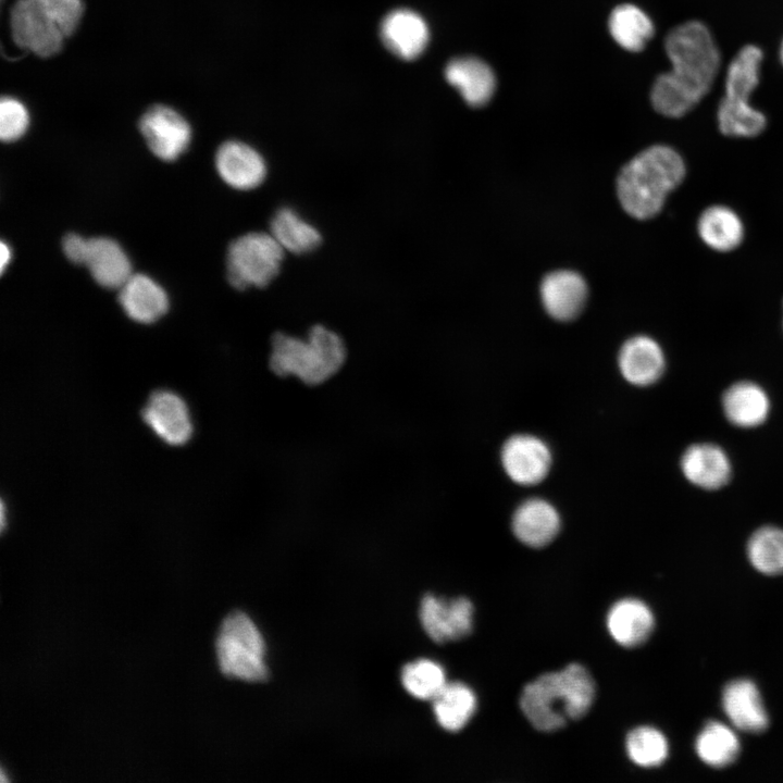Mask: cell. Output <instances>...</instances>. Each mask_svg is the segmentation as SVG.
Masks as SVG:
<instances>
[{
	"label": "cell",
	"instance_id": "6da1fadb",
	"mask_svg": "<svg viewBox=\"0 0 783 783\" xmlns=\"http://www.w3.org/2000/svg\"><path fill=\"white\" fill-rule=\"evenodd\" d=\"M664 50L671 63L651 88L654 109L668 117H681L709 92L720 70V51L707 26L685 22L669 32Z\"/></svg>",
	"mask_w": 783,
	"mask_h": 783
},
{
	"label": "cell",
	"instance_id": "7a4b0ae2",
	"mask_svg": "<svg viewBox=\"0 0 783 783\" xmlns=\"http://www.w3.org/2000/svg\"><path fill=\"white\" fill-rule=\"evenodd\" d=\"M595 684L588 671L571 663L558 672H549L529 683L522 691L520 707L538 731L554 732L568 720L584 717L593 705Z\"/></svg>",
	"mask_w": 783,
	"mask_h": 783
},
{
	"label": "cell",
	"instance_id": "3957f363",
	"mask_svg": "<svg viewBox=\"0 0 783 783\" xmlns=\"http://www.w3.org/2000/svg\"><path fill=\"white\" fill-rule=\"evenodd\" d=\"M685 173L684 160L673 148L657 145L643 150L618 176L617 191L622 208L638 220L654 217Z\"/></svg>",
	"mask_w": 783,
	"mask_h": 783
},
{
	"label": "cell",
	"instance_id": "277c9868",
	"mask_svg": "<svg viewBox=\"0 0 783 783\" xmlns=\"http://www.w3.org/2000/svg\"><path fill=\"white\" fill-rule=\"evenodd\" d=\"M271 347L270 370L281 377H297L309 386L331 380L347 358L341 337L323 325L311 327L306 338L277 332Z\"/></svg>",
	"mask_w": 783,
	"mask_h": 783
},
{
	"label": "cell",
	"instance_id": "5b68a950",
	"mask_svg": "<svg viewBox=\"0 0 783 783\" xmlns=\"http://www.w3.org/2000/svg\"><path fill=\"white\" fill-rule=\"evenodd\" d=\"M762 51L755 45L743 47L728 66L725 89L717 121L720 132L730 137H755L767 125L762 112L750 104V96L759 83Z\"/></svg>",
	"mask_w": 783,
	"mask_h": 783
},
{
	"label": "cell",
	"instance_id": "8992f818",
	"mask_svg": "<svg viewBox=\"0 0 783 783\" xmlns=\"http://www.w3.org/2000/svg\"><path fill=\"white\" fill-rule=\"evenodd\" d=\"M215 645L223 674L247 682L268 680L264 639L245 612L233 611L223 620Z\"/></svg>",
	"mask_w": 783,
	"mask_h": 783
},
{
	"label": "cell",
	"instance_id": "52a82bcc",
	"mask_svg": "<svg viewBox=\"0 0 783 783\" xmlns=\"http://www.w3.org/2000/svg\"><path fill=\"white\" fill-rule=\"evenodd\" d=\"M284 251L271 233L252 232L236 238L227 250L229 283L238 289L265 287L278 274Z\"/></svg>",
	"mask_w": 783,
	"mask_h": 783
},
{
	"label": "cell",
	"instance_id": "ba28073f",
	"mask_svg": "<svg viewBox=\"0 0 783 783\" xmlns=\"http://www.w3.org/2000/svg\"><path fill=\"white\" fill-rule=\"evenodd\" d=\"M14 42L39 57H51L62 47L65 34L37 0H17L11 10Z\"/></svg>",
	"mask_w": 783,
	"mask_h": 783
},
{
	"label": "cell",
	"instance_id": "9c48e42d",
	"mask_svg": "<svg viewBox=\"0 0 783 783\" xmlns=\"http://www.w3.org/2000/svg\"><path fill=\"white\" fill-rule=\"evenodd\" d=\"M474 607L470 599H445L425 595L420 605V621L426 634L436 643L461 639L472 632Z\"/></svg>",
	"mask_w": 783,
	"mask_h": 783
},
{
	"label": "cell",
	"instance_id": "30bf717a",
	"mask_svg": "<svg viewBox=\"0 0 783 783\" xmlns=\"http://www.w3.org/2000/svg\"><path fill=\"white\" fill-rule=\"evenodd\" d=\"M139 128L152 153L164 161L177 159L190 142L187 121L166 105L149 108L139 121Z\"/></svg>",
	"mask_w": 783,
	"mask_h": 783
},
{
	"label": "cell",
	"instance_id": "8fae6325",
	"mask_svg": "<svg viewBox=\"0 0 783 783\" xmlns=\"http://www.w3.org/2000/svg\"><path fill=\"white\" fill-rule=\"evenodd\" d=\"M685 480L704 490H718L729 484L733 467L728 452L714 443H694L686 447L680 459Z\"/></svg>",
	"mask_w": 783,
	"mask_h": 783
},
{
	"label": "cell",
	"instance_id": "7c38bea8",
	"mask_svg": "<svg viewBox=\"0 0 783 783\" xmlns=\"http://www.w3.org/2000/svg\"><path fill=\"white\" fill-rule=\"evenodd\" d=\"M501 463L508 476L520 485H534L548 474L551 453L548 446L533 435L511 436L502 446Z\"/></svg>",
	"mask_w": 783,
	"mask_h": 783
},
{
	"label": "cell",
	"instance_id": "4fadbf2b",
	"mask_svg": "<svg viewBox=\"0 0 783 783\" xmlns=\"http://www.w3.org/2000/svg\"><path fill=\"white\" fill-rule=\"evenodd\" d=\"M142 419L169 445H184L192 434L185 401L170 390H157L149 397L142 410Z\"/></svg>",
	"mask_w": 783,
	"mask_h": 783
},
{
	"label": "cell",
	"instance_id": "5bb4252c",
	"mask_svg": "<svg viewBox=\"0 0 783 783\" xmlns=\"http://www.w3.org/2000/svg\"><path fill=\"white\" fill-rule=\"evenodd\" d=\"M215 166L221 178L239 190L258 187L268 173L261 153L237 140H229L220 146L215 156Z\"/></svg>",
	"mask_w": 783,
	"mask_h": 783
},
{
	"label": "cell",
	"instance_id": "9a60e30c",
	"mask_svg": "<svg viewBox=\"0 0 783 783\" xmlns=\"http://www.w3.org/2000/svg\"><path fill=\"white\" fill-rule=\"evenodd\" d=\"M721 408L730 424L748 430L758 427L767 421L771 411V400L760 384L741 380L723 391Z\"/></svg>",
	"mask_w": 783,
	"mask_h": 783
},
{
	"label": "cell",
	"instance_id": "2e32d148",
	"mask_svg": "<svg viewBox=\"0 0 783 783\" xmlns=\"http://www.w3.org/2000/svg\"><path fill=\"white\" fill-rule=\"evenodd\" d=\"M380 35L386 48L403 60L418 58L430 37L424 18L409 9L389 12L382 21Z\"/></svg>",
	"mask_w": 783,
	"mask_h": 783
},
{
	"label": "cell",
	"instance_id": "e0dca14e",
	"mask_svg": "<svg viewBox=\"0 0 783 783\" xmlns=\"http://www.w3.org/2000/svg\"><path fill=\"white\" fill-rule=\"evenodd\" d=\"M618 361L623 377L641 387L658 382L666 369V356L661 346L646 335L627 339L620 349Z\"/></svg>",
	"mask_w": 783,
	"mask_h": 783
},
{
	"label": "cell",
	"instance_id": "ac0fdd59",
	"mask_svg": "<svg viewBox=\"0 0 783 783\" xmlns=\"http://www.w3.org/2000/svg\"><path fill=\"white\" fill-rule=\"evenodd\" d=\"M540 298L550 316L558 321H570L580 314L585 304L587 285L574 271H555L542 281Z\"/></svg>",
	"mask_w": 783,
	"mask_h": 783
},
{
	"label": "cell",
	"instance_id": "d6986e66",
	"mask_svg": "<svg viewBox=\"0 0 783 783\" xmlns=\"http://www.w3.org/2000/svg\"><path fill=\"white\" fill-rule=\"evenodd\" d=\"M722 705L736 729L756 734L767 730L768 714L758 688L751 681L730 682L723 689Z\"/></svg>",
	"mask_w": 783,
	"mask_h": 783
},
{
	"label": "cell",
	"instance_id": "ffe728a7",
	"mask_svg": "<svg viewBox=\"0 0 783 783\" xmlns=\"http://www.w3.org/2000/svg\"><path fill=\"white\" fill-rule=\"evenodd\" d=\"M512 530L523 544L539 548L549 544L560 530V517L556 508L540 498L522 502L514 511Z\"/></svg>",
	"mask_w": 783,
	"mask_h": 783
},
{
	"label": "cell",
	"instance_id": "44dd1931",
	"mask_svg": "<svg viewBox=\"0 0 783 783\" xmlns=\"http://www.w3.org/2000/svg\"><path fill=\"white\" fill-rule=\"evenodd\" d=\"M445 77L471 107L486 104L496 87L492 69L472 57L452 59L445 67Z\"/></svg>",
	"mask_w": 783,
	"mask_h": 783
},
{
	"label": "cell",
	"instance_id": "7402d4cb",
	"mask_svg": "<svg viewBox=\"0 0 783 783\" xmlns=\"http://www.w3.org/2000/svg\"><path fill=\"white\" fill-rule=\"evenodd\" d=\"M119 289L123 310L136 322L152 323L167 310L165 291L147 275L132 274Z\"/></svg>",
	"mask_w": 783,
	"mask_h": 783
},
{
	"label": "cell",
	"instance_id": "603a6c76",
	"mask_svg": "<svg viewBox=\"0 0 783 783\" xmlns=\"http://www.w3.org/2000/svg\"><path fill=\"white\" fill-rule=\"evenodd\" d=\"M83 264L88 268L92 278L107 288H120L133 274L124 250L107 237L87 239Z\"/></svg>",
	"mask_w": 783,
	"mask_h": 783
},
{
	"label": "cell",
	"instance_id": "cb8c5ba5",
	"mask_svg": "<svg viewBox=\"0 0 783 783\" xmlns=\"http://www.w3.org/2000/svg\"><path fill=\"white\" fill-rule=\"evenodd\" d=\"M654 614L641 600L626 598L617 601L609 610L607 627L612 638L624 647H636L650 636Z\"/></svg>",
	"mask_w": 783,
	"mask_h": 783
},
{
	"label": "cell",
	"instance_id": "d4e9b609",
	"mask_svg": "<svg viewBox=\"0 0 783 783\" xmlns=\"http://www.w3.org/2000/svg\"><path fill=\"white\" fill-rule=\"evenodd\" d=\"M697 231L701 240L719 252L735 249L744 237V225L738 214L721 204L703 211L697 222Z\"/></svg>",
	"mask_w": 783,
	"mask_h": 783
},
{
	"label": "cell",
	"instance_id": "484cf974",
	"mask_svg": "<svg viewBox=\"0 0 783 783\" xmlns=\"http://www.w3.org/2000/svg\"><path fill=\"white\" fill-rule=\"evenodd\" d=\"M270 229L283 249L295 254L314 250L322 240L319 229L288 207L281 208L275 212L270 223Z\"/></svg>",
	"mask_w": 783,
	"mask_h": 783
},
{
	"label": "cell",
	"instance_id": "4316f807",
	"mask_svg": "<svg viewBox=\"0 0 783 783\" xmlns=\"http://www.w3.org/2000/svg\"><path fill=\"white\" fill-rule=\"evenodd\" d=\"M432 701L438 724L449 732L462 730L470 722L477 706L474 692L460 682L447 683Z\"/></svg>",
	"mask_w": 783,
	"mask_h": 783
},
{
	"label": "cell",
	"instance_id": "83f0119b",
	"mask_svg": "<svg viewBox=\"0 0 783 783\" xmlns=\"http://www.w3.org/2000/svg\"><path fill=\"white\" fill-rule=\"evenodd\" d=\"M609 30L623 49L637 52L654 36L655 27L649 16L633 4L617 7L609 17Z\"/></svg>",
	"mask_w": 783,
	"mask_h": 783
},
{
	"label": "cell",
	"instance_id": "f1b7e54d",
	"mask_svg": "<svg viewBox=\"0 0 783 783\" xmlns=\"http://www.w3.org/2000/svg\"><path fill=\"white\" fill-rule=\"evenodd\" d=\"M696 751L706 765L723 768L733 763L738 757L739 742L726 725L710 722L697 736Z\"/></svg>",
	"mask_w": 783,
	"mask_h": 783
},
{
	"label": "cell",
	"instance_id": "f546056e",
	"mask_svg": "<svg viewBox=\"0 0 783 783\" xmlns=\"http://www.w3.org/2000/svg\"><path fill=\"white\" fill-rule=\"evenodd\" d=\"M747 557L751 566L767 575L783 574V529L765 525L757 529L747 542Z\"/></svg>",
	"mask_w": 783,
	"mask_h": 783
},
{
	"label": "cell",
	"instance_id": "4dcf8cb0",
	"mask_svg": "<svg viewBox=\"0 0 783 783\" xmlns=\"http://www.w3.org/2000/svg\"><path fill=\"white\" fill-rule=\"evenodd\" d=\"M401 683L413 697L433 700L446 686L445 670L428 659L407 663L401 670Z\"/></svg>",
	"mask_w": 783,
	"mask_h": 783
},
{
	"label": "cell",
	"instance_id": "1f68e13d",
	"mask_svg": "<svg viewBox=\"0 0 783 783\" xmlns=\"http://www.w3.org/2000/svg\"><path fill=\"white\" fill-rule=\"evenodd\" d=\"M626 751L637 766L651 768L660 766L667 759L669 746L661 732L654 728L641 726L629 733Z\"/></svg>",
	"mask_w": 783,
	"mask_h": 783
},
{
	"label": "cell",
	"instance_id": "d6a6232c",
	"mask_svg": "<svg viewBox=\"0 0 783 783\" xmlns=\"http://www.w3.org/2000/svg\"><path fill=\"white\" fill-rule=\"evenodd\" d=\"M28 113L24 104L12 97H2L0 102V137L13 141L24 135L28 126Z\"/></svg>",
	"mask_w": 783,
	"mask_h": 783
},
{
	"label": "cell",
	"instance_id": "836d02e7",
	"mask_svg": "<svg viewBox=\"0 0 783 783\" xmlns=\"http://www.w3.org/2000/svg\"><path fill=\"white\" fill-rule=\"evenodd\" d=\"M54 17L66 37L76 29L83 14L82 0H37Z\"/></svg>",
	"mask_w": 783,
	"mask_h": 783
},
{
	"label": "cell",
	"instance_id": "e575fe53",
	"mask_svg": "<svg viewBox=\"0 0 783 783\" xmlns=\"http://www.w3.org/2000/svg\"><path fill=\"white\" fill-rule=\"evenodd\" d=\"M87 239L76 234H67L63 238L62 247L66 258L76 264H83Z\"/></svg>",
	"mask_w": 783,
	"mask_h": 783
},
{
	"label": "cell",
	"instance_id": "d590c367",
	"mask_svg": "<svg viewBox=\"0 0 783 783\" xmlns=\"http://www.w3.org/2000/svg\"><path fill=\"white\" fill-rule=\"evenodd\" d=\"M10 259H11V250H10V248L5 245V243L2 241V243H1V250H0V260H1V261H0V269H1V271L4 270L5 265H7V264L9 263V261H10Z\"/></svg>",
	"mask_w": 783,
	"mask_h": 783
},
{
	"label": "cell",
	"instance_id": "8d00e7d4",
	"mask_svg": "<svg viewBox=\"0 0 783 783\" xmlns=\"http://www.w3.org/2000/svg\"><path fill=\"white\" fill-rule=\"evenodd\" d=\"M780 58H781V62L783 64V41H782L781 49H780Z\"/></svg>",
	"mask_w": 783,
	"mask_h": 783
}]
</instances>
